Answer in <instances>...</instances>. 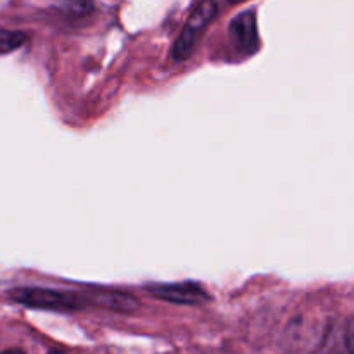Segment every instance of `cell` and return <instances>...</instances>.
Instances as JSON below:
<instances>
[{
	"instance_id": "6da1fadb",
	"label": "cell",
	"mask_w": 354,
	"mask_h": 354,
	"mask_svg": "<svg viewBox=\"0 0 354 354\" xmlns=\"http://www.w3.org/2000/svg\"><path fill=\"white\" fill-rule=\"evenodd\" d=\"M216 14L218 6L214 0H203V2L192 10L190 17L187 19L185 26H183L182 33L176 38L175 45H173L171 48V54L176 61H183V59H187L192 54L196 45L199 44L203 33L206 31V28L209 26L211 21L216 17Z\"/></svg>"
},
{
	"instance_id": "7a4b0ae2",
	"label": "cell",
	"mask_w": 354,
	"mask_h": 354,
	"mask_svg": "<svg viewBox=\"0 0 354 354\" xmlns=\"http://www.w3.org/2000/svg\"><path fill=\"white\" fill-rule=\"evenodd\" d=\"M10 299L16 303L24 304L31 308H41V310H54V311H69L76 310L78 303L68 294L57 292V290L48 289H16L9 294Z\"/></svg>"
},
{
	"instance_id": "3957f363",
	"label": "cell",
	"mask_w": 354,
	"mask_h": 354,
	"mask_svg": "<svg viewBox=\"0 0 354 354\" xmlns=\"http://www.w3.org/2000/svg\"><path fill=\"white\" fill-rule=\"evenodd\" d=\"M156 297L178 304H201L209 299L206 292L196 283H168V286L151 287Z\"/></svg>"
},
{
	"instance_id": "277c9868",
	"label": "cell",
	"mask_w": 354,
	"mask_h": 354,
	"mask_svg": "<svg viewBox=\"0 0 354 354\" xmlns=\"http://www.w3.org/2000/svg\"><path fill=\"white\" fill-rule=\"evenodd\" d=\"M232 35L235 41L241 45L244 50L252 52L258 47V31H256V17L254 12H244L232 23Z\"/></svg>"
},
{
	"instance_id": "5b68a950",
	"label": "cell",
	"mask_w": 354,
	"mask_h": 354,
	"mask_svg": "<svg viewBox=\"0 0 354 354\" xmlns=\"http://www.w3.org/2000/svg\"><path fill=\"white\" fill-rule=\"evenodd\" d=\"M24 41H26V35L24 33L0 30V54H7V52L14 50V48L21 47Z\"/></svg>"
},
{
	"instance_id": "8992f818",
	"label": "cell",
	"mask_w": 354,
	"mask_h": 354,
	"mask_svg": "<svg viewBox=\"0 0 354 354\" xmlns=\"http://www.w3.org/2000/svg\"><path fill=\"white\" fill-rule=\"evenodd\" d=\"M346 346H348L349 354H354V317L348 322V328H346Z\"/></svg>"
},
{
	"instance_id": "52a82bcc",
	"label": "cell",
	"mask_w": 354,
	"mask_h": 354,
	"mask_svg": "<svg viewBox=\"0 0 354 354\" xmlns=\"http://www.w3.org/2000/svg\"><path fill=\"white\" fill-rule=\"evenodd\" d=\"M3 354H24L23 351H17V349H12V351H6Z\"/></svg>"
},
{
	"instance_id": "ba28073f",
	"label": "cell",
	"mask_w": 354,
	"mask_h": 354,
	"mask_svg": "<svg viewBox=\"0 0 354 354\" xmlns=\"http://www.w3.org/2000/svg\"><path fill=\"white\" fill-rule=\"evenodd\" d=\"M232 3H241V2H245V0H230Z\"/></svg>"
}]
</instances>
